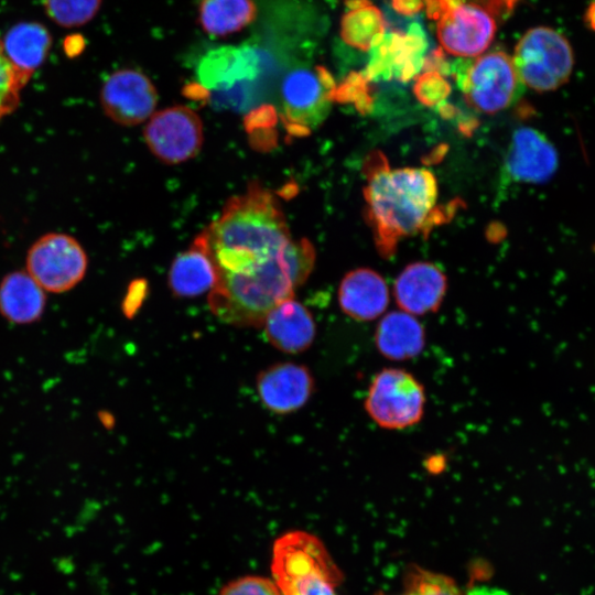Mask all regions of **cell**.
<instances>
[{
    "mask_svg": "<svg viewBox=\"0 0 595 595\" xmlns=\"http://www.w3.org/2000/svg\"><path fill=\"white\" fill-rule=\"evenodd\" d=\"M415 97L426 106L437 105L443 101L451 91V86L442 73L428 69L419 75L413 87Z\"/></svg>",
    "mask_w": 595,
    "mask_h": 595,
    "instance_id": "cell-29",
    "label": "cell"
},
{
    "mask_svg": "<svg viewBox=\"0 0 595 595\" xmlns=\"http://www.w3.org/2000/svg\"><path fill=\"white\" fill-rule=\"evenodd\" d=\"M428 42L420 25L412 24L407 33H383L370 47L363 75L368 80L408 82L424 65Z\"/></svg>",
    "mask_w": 595,
    "mask_h": 595,
    "instance_id": "cell-9",
    "label": "cell"
},
{
    "mask_svg": "<svg viewBox=\"0 0 595 595\" xmlns=\"http://www.w3.org/2000/svg\"><path fill=\"white\" fill-rule=\"evenodd\" d=\"M446 275L435 264L416 261L397 277L393 295L401 311L413 316L436 312L446 294Z\"/></svg>",
    "mask_w": 595,
    "mask_h": 595,
    "instance_id": "cell-15",
    "label": "cell"
},
{
    "mask_svg": "<svg viewBox=\"0 0 595 595\" xmlns=\"http://www.w3.org/2000/svg\"><path fill=\"white\" fill-rule=\"evenodd\" d=\"M336 85L322 65L298 66L281 85L282 117L292 133L307 134L327 116L335 101Z\"/></svg>",
    "mask_w": 595,
    "mask_h": 595,
    "instance_id": "cell-5",
    "label": "cell"
},
{
    "mask_svg": "<svg viewBox=\"0 0 595 595\" xmlns=\"http://www.w3.org/2000/svg\"><path fill=\"white\" fill-rule=\"evenodd\" d=\"M51 44V34L37 22L15 24L7 32L2 42L12 65L28 78L42 65Z\"/></svg>",
    "mask_w": 595,
    "mask_h": 595,
    "instance_id": "cell-21",
    "label": "cell"
},
{
    "mask_svg": "<svg viewBox=\"0 0 595 595\" xmlns=\"http://www.w3.org/2000/svg\"><path fill=\"white\" fill-rule=\"evenodd\" d=\"M99 99L104 112L112 121L121 126H136L154 113L158 91L143 73L121 68L106 78Z\"/></svg>",
    "mask_w": 595,
    "mask_h": 595,
    "instance_id": "cell-10",
    "label": "cell"
},
{
    "mask_svg": "<svg viewBox=\"0 0 595 595\" xmlns=\"http://www.w3.org/2000/svg\"><path fill=\"white\" fill-rule=\"evenodd\" d=\"M455 65L453 76L473 109L493 115L518 99L522 84L506 52L493 51L473 60L462 58Z\"/></svg>",
    "mask_w": 595,
    "mask_h": 595,
    "instance_id": "cell-3",
    "label": "cell"
},
{
    "mask_svg": "<svg viewBox=\"0 0 595 595\" xmlns=\"http://www.w3.org/2000/svg\"><path fill=\"white\" fill-rule=\"evenodd\" d=\"M340 310L358 322H369L381 316L389 304V289L385 279L375 270L358 268L347 272L338 286Z\"/></svg>",
    "mask_w": 595,
    "mask_h": 595,
    "instance_id": "cell-16",
    "label": "cell"
},
{
    "mask_svg": "<svg viewBox=\"0 0 595 595\" xmlns=\"http://www.w3.org/2000/svg\"><path fill=\"white\" fill-rule=\"evenodd\" d=\"M44 4L54 22L73 28L90 21L98 12L101 0H45Z\"/></svg>",
    "mask_w": 595,
    "mask_h": 595,
    "instance_id": "cell-24",
    "label": "cell"
},
{
    "mask_svg": "<svg viewBox=\"0 0 595 595\" xmlns=\"http://www.w3.org/2000/svg\"><path fill=\"white\" fill-rule=\"evenodd\" d=\"M218 595H282L273 580L246 575L229 581L219 591Z\"/></svg>",
    "mask_w": 595,
    "mask_h": 595,
    "instance_id": "cell-30",
    "label": "cell"
},
{
    "mask_svg": "<svg viewBox=\"0 0 595 595\" xmlns=\"http://www.w3.org/2000/svg\"><path fill=\"white\" fill-rule=\"evenodd\" d=\"M436 36L442 48L456 57L474 58L491 44L497 19L486 10L469 4L457 6L441 13Z\"/></svg>",
    "mask_w": 595,
    "mask_h": 595,
    "instance_id": "cell-11",
    "label": "cell"
},
{
    "mask_svg": "<svg viewBox=\"0 0 595 595\" xmlns=\"http://www.w3.org/2000/svg\"><path fill=\"white\" fill-rule=\"evenodd\" d=\"M519 0H424L428 15L434 21L444 11L463 4L479 7L497 20L504 19L513 10Z\"/></svg>",
    "mask_w": 595,
    "mask_h": 595,
    "instance_id": "cell-28",
    "label": "cell"
},
{
    "mask_svg": "<svg viewBox=\"0 0 595 595\" xmlns=\"http://www.w3.org/2000/svg\"><path fill=\"white\" fill-rule=\"evenodd\" d=\"M46 293L25 271L7 273L0 282V315L15 325L37 322L44 314Z\"/></svg>",
    "mask_w": 595,
    "mask_h": 595,
    "instance_id": "cell-18",
    "label": "cell"
},
{
    "mask_svg": "<svg viewBox=\"0 0 595 595\" xmlns=\"http://www.w3.org/2000/svg\"><path fill=\"white\" fill-rule=\"evenodd\" d=\"M257 392L266 409L286 414L301 409L314 391V378L304 365L279 363L257 376Z\"/></svg>",
    "mask_w": 595,
    "mask_h": 595,
    "instance_id": "cell-12",
    "label": "cell"
},
{
    "mask_svg": "<svg viewBox=\"0 0 595 595\" xmlns=\"http://www.w3.org/2000/svg\"><path fill=\"white\" fill-rule=\"evenodd\" d=\"M147 294V283L143 280H137L131 283L122 304V311L126 316L133 317Z\"/></svg>",
    "mask_w": 595,
    "mask_h": 595,
    "instance_id": "cell-32",
    "label": "cell"
},
{
    "mask_svg": "<svg viewBox=\"0 0 595 595\" xmlns=\"http://www.w3.org/2000/svg\"><path fill=\"white\" fill-rule=\"evenodd\" d=\"M425 392L409 371L385 368L372 378L365 410L382 429L403 430L419 423L424 413Z\"/></svg>",
    "mask_w": 595,
    "mask_h": 595,
    "instance_id": "cell-6",
    "label": "cell"
},
{
    "mask_svg": "<svg viewBox=\"0 0 595 595\" xmlns=\"http://www.w3.org/2000/svg\"><path fill=\"white\" fill-rule=\"evenodd\" d=\"M29 78L10 62L0 42V118L9 115L19 105V94Z\"/></svg>",
    "mask_w": 595,
    "mask_h": 595,
    "instance_id": "cell-27",
    "label": "cell"
},
{
    "mask_svg": "<svg viewBox=\"0 0 595 595\" xmlns=\"http://www.w3.org/2000/svg\"><path fill=\"white\" fill-rule=\"evenodd\" d=\"M88 258L85 249L73 237L50 232L32 244L26 253L25 271L45 291L64 293L75 288L85 277Z\"/></svg>",
    "mask_w": 595,
    "mask_h": 595,
    "instance_id": "cell-7",
    "label": "cell"
},
{
    "mask_svg": "<svg viewBox=\"0 0 595 595\" xmlns=\"http://www.w3.org/2000/svg\"><path fill=\"white\" fill-rule=\"evenodd\" d=\"M84 46H85V42L82 35L74 34L66 37L65 51L68 56L79 54L83 51Z\"/></svg>",
    "mask_w": 595,
    "mask_h": 595,
    "instance_id": "cell-34",
    "label": "cell"
},
{
    "mask_svg": "<svg viewBox=\"0 0 595 595\" xmlns=\"http://www.w3.org/2000/svg\"><path fill=\"white\" fill-rule=\"evenodd\" d=\"M522 85L539 93L564 85L574 67V53L567 39L549 26L528 30L518 41L511 57Z\"/></svg>",
    "mask_w": 595,
    "mask_h": 595,
    "instance_id": "cell-4",
    "label": "cell"
},
{
    "mask_svg": "<svg viewBox=\"0 0 595 595\" xmlns=\"http://www.w3.org/2000/svg\"><path fill=\"white\" fill-rule=\"evenodd\" d=\"M257 15L253 0H201L198 23L215 36H226L251 24Z\"/></svg>",
    "mask_w": 595,
    "mask_h": 595,
    "instance_id": "cell-22",
    "label": "cell"
},
{
    "mask_svg": "<svg viewBox=\"0 0 595 595\" xmlns=\"http://www.w3.org/2000/svg\"><path fill=\"white\" fill-rule=\"evenodd\" d=\"M583 20L588 29L595 31V0L589 1L585 10Z\"/></svg>",
    "mask_w": 595,
    "mask_h": 595,
    "instance_id": "cell-35",
    "label": "cell"
},
{
    "mask_svg": "<svg viewBox=\"0 0 595 595\" xmlns=\"http://www.w3.org/2000/svg\"><path fill=\"white\" fill-rule=\"evenodd\" d=\"M260 56L249 45H225L208 51L199 61L201 85L216 93L253 80L260 71Z\"/></svg>",
    "mask_w": 595,
    "mask_h": 595,
    "instance_id": "cell-13",
    "label": "cell"
},
{
    "mask_svg": "<svg viewBox=\"0 0 595 595\" xmlns=\"http://www.w3.org/2000/svg\"><path fill=\"white\" fill-rule=\"evenodd\" d=\"M363 172L366 219L378 252L390 258L401 239L428 232L448 216L436 206L437 183L424 167L392 169L381 151L367 156Z\"/></svg>",
    "mask_w": 595,
    "mask_h": 595,
    "instance_id": "cell-2",
    "label": "cell"
},
{
    "mask_svg": "<svg viewBox=\"0 0 595 595\" xmlns=\"http://www.w3.org/2000/svg\"><path fill=\"white\" fill-rule=\"evenodd\" d=\"M343 578L344 575L337 566L306 574L279 589L282 595H337L336 587Z\"/></svg>",
    "mask_w": 595,
    "mask_h": 595,
    "instance_id": "cell-26",
    "label": "cell"
},
{
    "mask_svg": "<svg viewBox=\"0 0 595 595\" xmlns=\"http://www.w3.org/2000/svg\"><path fill=\"white\" fill-rule=\"evenodd\" d=\"M558 167V154L553 144L540 131L522 127L517 129L507 152L505 169L512 181L542 183Z\"/></svg>",
    "mask_w": 595,
    "mask_h": 595,
    "instance_id": "cell-14",
    "label": "cell"
},
{
    "mask_svg": "<svg viewBox=\"0 0 595 595\" xmlns=\"http://www.w3.org/2000/svg\"><path fill=\"white\" fill-rule=\"evenodd\" d=\"M424 7V0H392V8L403 15H413Z\"/></svg>",
    "mask_w": 595,
    "mask_h": 595,
    "instance_id": "cell-33",
    "label": "cell"
},
{
    "mask_svg": "<svg viewBox=\"0 0 595 595\" xmlns=\"http://www.w3.org/2000/svg\"><path fill=\"white\" fill-rule=\"evenodd\" d=\"M269 343L277 349L298 354L314 342L315 321L311 312L293 298L274 306L262 324Z\"/></svg>",
    "mask_w": 595,
    "mask_h": 595,
    "instance_id": "cell-17",
    "label": "cell"
},
{
    "mask_svg": "<svg viewBox=\"0 0 595 595\" xmlns=\"http://www.w3.org/2000/svg\"><path fill=\"white\" fill-rule=\"evenodd\" d=\"M375 344L387 359L394 361L412 359L424 348L425 331L413 315L403 311H392L378 323Z\"/></svg>",
    "mask_w": 595,
    "mask_h": 595,
    "instance_id": "cell-19",
    "label": "cell"
},
{
    "mask_svg": "<svg viewBox=\"0 0 595 595\" xmlns=\"http://www.w3.org/2000/svg\"><path fill=\"white\" fill-rule=\"evenodd\" d=\"M404 585L412 595H467L451 577L419 566L408 570Z\"/></svg>",
    "mask_w": 595,
    "mask_h": 595,
    "instance_id": "cell-25",
    "label": "cell"
},
{
    "mask_svg": "<svg viewBox=\"0 0 595 595\" xmlns=\"http://www.w3.org/2000/svg\"><path fill=\"white\" fill-rule=\"evenodd\" d=\"M197 237L216 271L209 309L235 326H261L274 306L293 298L315 262L312 244L292 238L277 197L257 182L229 198Z\"/></svg>",
    "mask_w": 595,
    "mask_h": 595,
    "instance_id": "cell-1",
    "label": "cell"
},
{
    "mask_svg": "<svg viewBox=\"0 0 595 595\" xmlns=\"http://www.w3.org/2000/svg\"><path fill=\"white\" fill-rule=\"evenodd\" d=\"M167 283L178 298H194L209 293L216 283L214 263L198 237L191 247L173 260Z\"/></svg>",
    "mask_w": 595,
    "mask_h": 595,
    "instance_id": "cell-20",
    "label": "cell"
},
{
    "mask_svg": "<svg viewBox=\"0 0 595 595\" xmlns=\"http://www.w3.org/2000/svg\"><path fill=\"white\" fill-rule=\"evenodd\" d=\"M368 79L363 73L350 74L345 82L342 83L335 90V100L351 101L358 108L364 109L369 104Z\"/></svg>",
    "mask_w": 595,
    "mask_h": 595,
    "instance_id": "cell-31",
    "label": "cell"
},
{
    "mask_svg": "<svg viewBox=\"0 0 595 595\" xmlns=\"http://www.w3.org/2000/svg\"><path fill=\"white\" fill-rule=\"evenodd\" d=\"M376 595H386V594H383V593H378V594H376ZM401 595H412V594H411L410 592H408V591H404V593H402Z\"/></svg>",
    "mask_w": 595,
    "mask_h": 595,
    "instance_id": "cell-36",
    "label": "cell"
},
{
    "mask_svg": "<svg viewBox=\"0 0 595 595\" xmlns=\"http://www.w3.org/2000/svg\"><path fill=\"white\" fill-rule=\"evenodd\" d=\"M150 151L163 163L178 164L194 158L204 141L199 116L186 106L154 112L143 131Z\"/></svg>",
    "mask_w": 595,
    "mask_h": 595,
    "instance_id": "cell-8",
    "label": "cell"
},
{
    "mask_svg": "<svg viewBox=\"0 0 595 595\" xmlns=\"http://www.w3.org/2000/svg\"><path fill=\"white\" fill-rule=\"evenodd\" d=\"M383 33L382 13L369 2L351 8L340 22L342 39L358 50L369 51Z\"/></svg>",
    "mask_w": 595,
    "mask_h": 595,
    "instance_id": "cell-23",
    "label": "cell"
}]
</instances>
